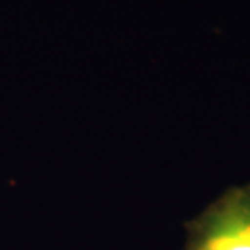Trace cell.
Segmentation results:
<instances>
[{"mask_svg": "<svg viewBox=\"0 0 250 250\" xmlns=\"http://www.w3.org/2000/svg\"><path fill=\"white\" fill-rule=\"evenodd\" d=\"M193 250H250V187L229 189L197 218Z\"/></svg>", "mask_w": 250, "mask_h": 250, "instance_id": "6da1fadb", "label": "cell"}]
</instances>
